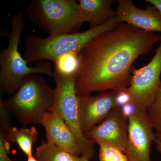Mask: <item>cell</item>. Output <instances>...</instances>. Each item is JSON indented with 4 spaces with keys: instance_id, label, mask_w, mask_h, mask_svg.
Wrapping results in <instances>:
<instances>
[{
    "instance_id": "obj_22",
    "label": "cell",
    "mask_w": 161,
    "mask_h": 161,
    "mask_svg": "<svg viewBox=\"0 0 161 161\" xmlns=\"http://www.w3.org/2000/svg\"><path fill=\"white\" fill-rule=\"evenodd\" d=\"M146 2L154 6L161 14V0H147Z\"/></svg>"
},
{
    "instance_id": "obj_7",
    "label": "cell",
    "mask_w": 161,
    "mask_h": 161,
    "mask_svg": "<svg viewBox=\"0 0 161 161\" xmlns=\"http://www.w3.org/2000/svg\"><path fill=\"white\" fill-rule=\"evenodd\" d=\"M160 44L150 62L140 69H132L129 90L134 103L147 112L154 100L161 80V36Z\"/></svg>"
},
{
    "instance_id": "obj_11",
    "label": "cell",
    "mask_w": 161,
    "mask_h": 161,
    "mask_svg": "<svg viewBox=\"0 0 161 161\" xmlns=\"http://www.w3.org/2000/svg\"><path fill=\"white\" fill-rule=\"evenodd\" d=\"M116 18L120 23H128L145 31L161 32V14L154 6L142 9L134 6L131 0H117Z\"/></svg>"
},
{
    "instance_id": "obj_8",
    "label": "cell",
    "mask_w": 161,
    "mask_h": 161,
    "mask_svg": "<svg viewBox=\"0 0 161 161\" xmlns=\"http://www.w3.org/2000/svg\"><path fill=\"white\" fill-rule=\"evenodd\" d=\"M155 140V133L147 112L138 110L129 119L128 139L124 152L128 161H152L151 147Z\"/></svg>"
},
{
    "instance_id": "obj_1",
    "label": "cell",
    "mask_w": 161,
    "mask_h": 161,
    "mask_svg": "<svg viewBox=\"0 0 161 161\" xmlns=\"http://www.w3.org/2000/svg\"><path fill=\"white\" fill-rule=\"evenodd\" d=\"M160 40V36L153 32L145 31L125 23L96 36L78 54L77 95L118 92L129 87L133 62L140 56L149 53Z\"/></svg>"
},
{
    "instance_id": "obj_25",
    "label": "cell",
    "mask_w": 161,
    "mask_h": 161,
    "mask_svg": "<svg viewBox=\"0 0 161 161\" xmlns=\"http://www.w3.org/2000/svg\"><path fill=\"white\" fill-rule=\"evenodd\" d=\"M78 161H91L90 160L87 158L85 157L81 156L78 158Z\"/></svg>"
},
{
    "instance_id": "obj_13",
    "label": "cell",
    "mask_w": 161,
    "mask_h": 161,
    "mask_svg": "<svg viewBox=\"0 0 161 161\" xmlns=\"http://www.w3.org/2000/svg\"><path fill=\"white\" fill-rule=\"evenodd\" d=\"M10 112L4 107L3 100L0 98V118L4 138L9 142L18 144L21 150L28 157L32 156V147L37 140L39 132L36 128L18 129L11 127L9 120Z\"/></svg>"
},
{
    "instance_id": "obj_15",
    "label": "cell",
    "mask_w": 161,
    "mask_h": 161,
    "mask_svg": "<svg viewBox=\"0 0 161 161\" xmlns=\"http://www.w3.org/2000/svg\"><path fill=\"white\" fill-rule=\"evenodd\" d=\"M35 154L39 161H78L79 157L47 141L37 147Z\"/></svg>"
},
{
    "instance_id": "obj_23",
    "label": "cell",
    "mask_w": 161,
    "mask_h": 161,
    "mask_svg": "<svg viewBox=\"0 0 161 161\" xmlns=\"http://www.w3.org/2000/svg\"><path fill=\"white\" fill-rule=\"evenodd\" d=\"M156 149L157 151L161 154V142H155Z\"/></svg>"
},
{
    "instance_id": "obj_18",
    "label": "cell",
    "mask_w": 161,
    "mask_h": 161,
    "mask_svg": "<svg viewBox=\"0 0 161 161\" xmlns=\"http://www.w3.org/2000/svg\"><path fill=\"white\" fill-rule=\"evenodd\" d=\"M97 144L99 148L100 161H128L125 153L117 148L103 142Z\"/></svg>"
},
{
    "instance_id": "obj_21",
    "label": "cell",
    "mask_w": 161,
    "mask_h": 161,
    "mask_svg": "<svg viewBox=\"0 0 161 161\" xmlns=\"http://www.w3.org/2000/svg\"><path fill=\"white\" fill-rule=\"evenodd\" d=\"M9 153L5 146V138L3 132H0V161H15L9 157Z\"/></svg>"
},
{
    "instance_id": "obj_14",
    "label": "cell",
    "mask_w": 161,
    "mask_h": 161,
    "mask_svg": "<svg viewBox=\"0 0 161 161\" xmlns=\"http://www.w3.org/2000/svg\"><path fill=\"white\" fill-rule=\"evenodd\" d=\"M114 0H79V6L85 19L89 23L90 28L103 24L116 17V11L112 6Z\"/></svg>"
},
{
    "instance_id": "obj_4",
    "label": "cell",
    "mask_w": 161,
    "mask_h": 161,
    "mask_svg": "<svg viewBox=\"0 0 161 161\" xmlns=\"http://www.w3.org/2000/svg\"><path fill=\"white\" fill-rule=\"evenodd\" d=\"M11 30L6 34L9 44L0 54V93L14 95L24 77L34 74H45L53 76L52 65L48 62L29 66L19 51V45L22 33L25 29L23 9L13 17Z\"/></svg>"
},
{
    "instance_id": "obj_16",
    "label": "cell",
    "mask_w": 161,
    "mask_h": 161,
    "mask_svg": "<svg viewBox=\"0 0 161 161\" xmlns=\"http://www.w3.org/2000/svg\"><path fill=\"white\" fill-rule=\"evenodd\" d=\"M149 121L154 130L155 142H161V81L151 105L147 111Z\"/></svg>"
},
{
    "instance_id": "obj_12",
    "label": "cell",
    "mask_w": 161,
    "mask_h": 161,
    "mask_svg": "<svg viewBox=\"0 0 161 161\" xmlns=\"http://www.w3.org/2000/svg\"><path fill=\"white\" fill-rule=\"evenodd\" d=\"M42 125L45 129L47 141L78 156L81 155L75 136L56 110L52 108L47 113Z\"/></svg>"
},
{
    "instance_id": "obj_17",
    "label": "cell",
    "mask_w": 161,
    "mask_h": 161,
    "mask_svg": "<svg viewBox=\"0 0 161 161\" xmlns=\"http://www.w3.org/2000/svg\"><path fill=\"white\" fill-rule=\"evenodd\" d=\"M55 70L66 75L76 74L79 67L78 54L69 53L58 58L54 62Z\"/></svg>"
},
{
    "instance_id": "obj_24",
    "label": "cell",
    "mask_w": 161,
    "mask_h": 161,
    "mask_svg": "<svg viewBox=\"0 0 161 161\" xmlns=\"http://www.w3.org/2000/svg\"><path fill=\"white\" fill-rule=\"evenodd\" d=\"M39 161L36 158L34 157L33 155L27 157V161Z\"/></svg>"
},
{
    "instance_id": "obj_19",
    "label": "cell",
    "mask_w": 161,
    "mask_h": 161,
    "mask_svg": "<svg viewBox=\"0 0 161 161\" xmlns=\"http://www.w3.org/2000/svg\"><path fill=\"white\" fill-rule=\"evenodd\" d=\"M132 102V95L129 87L116 92L115 97V107H119Z\"/></svg>"
},
{
    "instance_id": "obj_9",
    "label": "cell",
    "mask_w": 161,
    "mask_h": 161,
    "mask_svg": "<svg viewBox=\"0 0 161 161\" xmlns=\"http://www.w3.org/2000/svg\"><path fill=\"white\" fill-rule=\"evenodd\" d=\"M129 119L115 107L101 122L84 134L92 142H102L117 148L124 153L126 147Z\"/></svg>"
},
{
    "instance_id": "obj_3",
    "label": "cell",
    "mask_w": 161,
    "mask_h": 161,
    "mask_svg": "<svg viewBox=\"0 0 161 161\" xmlns=\"http://www.w3.org/2000/svg\"><path fill=\"white\" fill-rule=\"evenodd\" d=\"M120 24L115 17L100 26L81 32L62 34L44 38L29 35L25 39L24 59L28 63L42 60L54 62L68 54H78L93 38L104 32L115 29Z\"/></svg>"
},
{
    "instance_id": "obj_6",
    "label": "cell",
    "mask_w": 161,
    "mask_h": 161,
    "mask_svg": "<svg viewBox=\"0 0 161 161\" xmlns=\"http://www.w3.org/2000/svg\"><path fill=\"white\" fill-rule=\"evenodd\" d=\"M56 82L54 103L53 108L59 113L73 132L81 156L91 160L95 153L94 143L85 136L80 127L78 97L76 88V74L66 75L54 69Z\"/></svg>"
},
{
    "instance_id": "obj_5",
    "label": "cell",
    "mask_w": 161,
    "mask_h": 161,
    "mask_svg": "<svg viewBox=\"0 0 161 161\" xmlns=\"http://www.w3.org/2000/svg\"><path fill=\"white\" fill-rule=\"evenodd\" d=\"M27 11L33 23L50 36L76 32L86 22L75 0H32Z\"/></svg>"
},
{
    "instance_id": "obj_2",
    "label": "cell",
    "mask_w": 161,
    "mask_h": 161,
    "mask_svg": "<svg viewBox=\"0 0 161 161\" xmlns=\"http://www.w3.org/2000/svg\"><path fill=\"white\" fill-rule=\"evenodd\" d=\"M55 90L37 74L24 77L14 95L3 100L4 107L12 112L23 127L42 125L45 115L52 109Z\"/></svg>"
},
{
    "instance_id": "obj_10",
    "label": "cell",
    "mask_w": 161,
    "mask_h": 161,
    "mask_svg": "<svg viewBox=\"0 0 161 161\" xmlns=\"http://www.w3.org/2000/svg\"><path fill=\"white\" fill-rule=\"evenodd\" d=\"M116 93L104 91L95 96H78L79 120L84 134L101 122L115 108Z\"/></svg>"
},
{
    "instance_id": "obj_20",
    "label": "cell",
    "mask_w": 161,
    "mask_h": 161,
    "mask_svg": "<svg viewBox=\"0 0 161 161\" xmlns=\"http://www.w3.org/2000/svg\"><path fill=\"white\" fill-rule=\"evenodd\" d=\"M118 108L122 115L128 119L140 109L137 105L133 102L125 104Z\"/></svg>"
}]
</instances>
